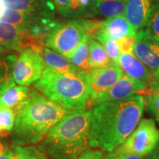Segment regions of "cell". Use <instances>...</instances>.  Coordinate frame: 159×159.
<instances>
[{"label": "cell", "instance_id": "32", "mask_svg": "<svg viewBox=\"0 0 159 159\" xmlns=\"http://www.w3.org/2000/svg\"><path fill=\"white\" fill-rule=\"evenodd\" d=\"M12 146L5 142H0V159H12Z\"/></svg>", "mask_w": 159, "mask_h": 159}, {"label": "cell", "instance_id": "4", "mask_svg": "<svg viewBox=\"0 0 159 159\" xmlns=\"http://www.w3.org/2000/svg\"><path fill=\"white\" fill-rule=\"evenodd\" d=\"M34 87L52 102L70 112L92 107V94L80 71L59 72L46 68L41 78L34 83Z\"/></svg>", "mask_w": 159, "mask_h": 159}, {"label": "cell", "instance_id": "33", "mask_svg": "<svg viewBox=\"0 0 159 159\" xmlns=\"http://www.w3.org/2000/svg\"><path fill=\"white\" fill-rule=\"evenodd\" d=\"M150 88L151 90L159 91V69L152 73Z\"/></svg>", "mask_w": 159, "mask_h": 159}, {"label": "cell", "instance_id": "11", "mask_svg": "<svg viewBox=\"0 0 159 159\" xmlns=\"http://www.w3.org/2000/svg\"><path fill=\"white\" fill-rule=\"evenodd\" d=\"M0 43L6 50L20 52L27 48H33L41 52L44 47L35 43L24 30L3 22H0Z\"/></svg>", "mask_w": 159, "mask_h": 159}, {"label": "cell", "instance_id": "17", "mask_svg": "<svg viewBox=\"0 0 159 159\" xmlns=\"http://www.w3.org/2000/svg\"><path fill=\"white\" fill-rule=\"evenodd\" d=\"M31 91V88L21 85H15L0 96V107L17 110L23 104Z\"/></svg>", "mask_w": 159, "mask_h": 159}, {"label": "cell", "instance_id": "2", "mask_svg": "<svg viewBox=\"0 0 159 159\" xmlns=\"http://www.w3.org/2000/svg\"><path fill=\"white\" fill-rule=\"evenodd\" d=\"M69 113L35 89H31L27 99L16 110L15 125L11 134L13 144H39Z\"/></svg>", "mask_w": 159, "mask_h": 159}, {"label": "cell", "instance_id": "24", "mask_svg": "<svg viewBox=\"0 0 159 159\" xmlns=\"http://www.w3.org/2000/svg\"><path fill=\"white\" fill-rule=\"evenodd\" d=\"M94 39L98 41L104 47L109 57H110L111 62L114 64H116L119 57L122 53L120 48H119L118 41L108 37V35H105L104 33L100 30H99L98 33L95 35Z\"/></svg>", "mask_w": 159, "mask_h": 159}, {"label": "cell", "instance_id": "5", "mask_svg": "<svg viewBox=\"0 0 159 159\" xmlns=\"http://www.w3.org/2000/svg\"><path fill=\"white\" fill-rule=\"evenodd\" d=\"M83 19H74L66 22H57L45 36L43 43L67 58L88 36Z\"/></svg>", "mask_w": 159, "mask_h": 159}, {"label": "cell", "instance_id": "16", "mask_svg": "<svg viewBox=\"0 0 159 159\" xmlns=\"http://www.w3.org/2000/svg\"><path fill=\"white\" fill-rule=\"evenodd\" d=\"M40 53L42 55L47 68L59 72L78 73L80 71L73 66L67 57L63 56L62 55L48 48L46 46L43 47Z\"/></svg>", "mask_w": 159, "mask_h": 159}, {"label": "cell", "instance_id": "30", "mask_svg": "<svg viewBox=\"0 0 159 159\" xmlns=\"http://www.w3.org/2000/svg\"><path fill=\"white\" fill-rule=\"evenodd\" d=\"M105 159H145L144 157L136 156V155L119 152L116 150L108 152L105 155Z\"/></svg>", "mask_w": 159, "mask_h": 159}, {"label": "cell", "instance_id": "6", "mask_svg": "<svg viewBox=\"0 0 159 159\" xmlns=\"http://www.w3.org/2000/svg\"><path fill=\"white\" fill-rule=\"evenodd\" d=\"M159 144V129L152 119H141L136 129L114 150L146 157Z\"/></svg>", "mask_w": 159, "mask_h": 159}, {"label": "cell", "instance_id": "1", "mask_svg": "<svg viewBox=\"0 0 159 159\" xmlns=\"http://www.w3.org/2000/svg\"><path fill=\"white\" fill-rule=\"evenodd\" d=\"M144 108V95L92 107L90 110L91 148L99 149L107 153L114 151L136 129Z\"/></svg>", "mask_w": 159, "mask_h": 159}, {"label": "cell", "instance_id": "10", "mask_svg": "<svg viewBox=\"0 0 159 159\" xmlns=\"http://www.w3.org/2000/svg\"><path fill=\"white\" fill-rule=\"evenodd\" d=\"M134 53L151 72L159 69V41L150 34L147 27L136 31Z\"/></svg>", "mask_w": 159, "mask_h": 159}, {"label": "cell", "instance_id": "14", "mask_svg": "<svg viewBox=\"0 0 159 159\" xmlns=\"http://www.w3.org/2000/svg\"><path fill=\"white\" fill-rule=\"evenodd\" d=\"M99 30L116 41L126 36L134 37L136 33L125 15L116 16L102 21Z\"/></svg>", "mask_w": 159, "mask_h": 159}, {"label": "cell", "instance_id": "3", "mask_svg": "<svg viewBox=\"0 0 159 159\" xmlns=\"http://www.w3.org/2000/svg\"><path fill=\"white\" fill-rule=\"evenodd\" d=\"M91 111L66 114L47 133L39 148L50 159H76L90 147Z\"/></svg>", "mask_w": 159, "mask_h": 159}, {"label": "cell", "instance_id": "8", "mask_svg": "<svg viewBox=\"0 0 159 159\" xmlns=\"http://www.w3.org/2000/svg\"><path fill=\"white\" fill-rule=\"evenodd\" d=\"M150 85L132 79L123 73L122 76L110 89L97 95L93 102V107L101 103L124 100L136 95L146 94Z\"/></svg>", "mask_w": 159, "mask_h": 159}, {"label": "cell", "instance_id": "9", "mask_svg": "<svg viewBox=\"0 0 159 159\" xmlns=\"http://www.w3.org/2000/svg\"><path fill=\"white\" fill-rule=\"evenodd\" d=\"M80 74L88 83L92 94L93 102L97 95L108 91L116 83L121 77L123 71L119 66L114 63L100 67L91 69L89 71H81Z\"/></svg>", "mask_w": 159, "mask_h": 159}, {"label": "cell", "instance_id": "26", "mask_svg": "<svg viewBox=\"0 0 159 159\" xmlns=\"http://www.w3.org/2000/svg\"><path fill=\"white\" fill-rule=\"evenodd\" d=\"M150 34L159 41V0H154L146 27Z\"/></svg>", "mask_w": 159, "mask_h": 159}, {"label": "cell", "instance_id": "15", "mask_svg": "<svg viewBox=\"0 0 159 159\" xmlns=\"http://www.w3.org/2000/svg\"><path fill=\"white\" fill-rule=\"evenodd\" d=\"M9 8L33 14L55 15L52 0H5Z\"/></svg>", "mask_w": 159, "mask_h": 159}, {"label": "cell", "instance_id": "28", "mask_svg": "<svg viewBox=\"0 0 159 159\" xmlns=\"http://www.w3.org/2000/svg\"><path fill=\"white\" fill-rule=\"evenodd\" d=\"M105 152L97 148H89L76 159H105Z\"/></svg>", "mask_w": 159, "mask_h": 159}, {"label": "cell", "instance_id": "31", "mask_svg": "<svg viewBox=\"0 0 159 159\" xmlns=\"http://www.w3.org/2000/svg\"><path fill=\"white\" fill-rule=\"evenodd\" d=\"M52 1L57 12L63 16H66L71 0H52Z\"/></svg>", "mask_w": 159, "mask_h": 159}, {"label": "cell", "instance_id": "7", "mask_svg": "<svg viewBox=\"0 0 159 159\" xmlns=\"http://www.w3.org/2000/svg\"><path fill=\"white\" fill-rule=\"evenodd\" d=\"M47 68L42 55L33 48L24 49L17 57L13 75L16 84L29 86L42 76Z\"/></svg>", "mask_w": 159, "mask_h": 159}, {"label": "cell", "instance_id": "12", "mask_svg": "<svg viewBox=\"0 0 159 159\" xmlns=\"http://www.w3.org/2000/svg\"><path fill=\"white\" fill-rule=\"evenodd\" d=\"M116 65L125 75L150 85L152 72L133 52L121 53Z\"/></svg>", "mask_w": 159, "mask_h": 159}, {"label": "cell", "instance_id": "23", "mask_svg": "<svg viewBox=\"0 0 159 159\" xmlns=\"http://www.w3.org/2000/svg\"><path fill=\"white\" fill-rule=\"evenodd\" d=\"M97 0H71L66 17L93 16V10Z\"/></svg>", "mask_w": 159, "mask_h": 159}, {"label": "cell", "instance_id": "18", "mask_svg": "<svg viewBox=\"0 0 159 159\" xmlns=\"http://www.w3.org/2000/svg\"><path fill=\"white\" fill-rule=\"evenodd\" d=\"M16 58L17 56L12 54L0 55V96L16 85L13 71Z\"/></svg>", "mask_w": 159, "mask_h": 159}, {"label": "cell", "instance_id": "36", "mask_svg": "<svg viewBox=\"0 0 159 159\" xmlns=\"http://www.w3.org/2000/svg\"><path fill=\"white\" fill-rule=\"evenodd\" d=\"M6 50V49L4 48L3 47V46L1 44V43H0V55H1L2 54V53L4 52H5Z\"/></svg>", "mask_w": 159, "mask_h": 159}, {"label": "cell", "instance_id": "20", "mask_svg": "<svg viewBox=\"0 0 159 159\" xmlns=\"http://www.w3.org/2000/svg\"><path fill=\"white\" fill-rule=\"evenodd\" d=\"M112 63L104 47L96 39L91 38L89 41V64L91 69L100 68Z\"/></svg>", "mask_w": 159, "mask_h": 159}, {"label": "cell", "instance_id": "22", "mask_svg": "<svg viewBox=\"0 0 159 159\" xmlns=\"http://www.w3.org/2000/svg\"><path fill=\"white\" fill-rule=\"evenodd\" d=\"M12 159H50L45 152L35 145L12 144Z\"/></svg>", "mask_w": 159, "mask_h": 159}, {"label": "cell", "instance_id": "25", "mask_svg": "<svg viewBox=\"0 0 159 159\" xmlns=\"http://www.w3.org/2000/svg\"><path fill=\"white\" fill-rule=\"evenodd\" d=\"M15 110L5 107H0V134L5 135L12 132L16 122Z\"/></svg>", "mask_w": 159, "mask_h": 159}, {"label": "cell", "instance_id": "19", "mask_svg": "<svg viewBox=\"0 0 159 159\" xmlns=\"http://www.w3.org/2000/svg\"><path fill=\"white\" fill-rule=\"evenodd\" d=\"M126 0H97L93 10V16L109 19L124 15Z\"/></svg>", "mask_w": 159, "mask_h": 159}, {"label": "cell", "instance_id": "29", "mask_svg": "<svg viewBox=\"0 0 159 159\" xmlns=\"http://www.w3.org/2000/svg\"><path fill=\"white\" fill-rule=\"evenodd\" d=\"M117 41L119 43L121 52H133L135 43L134 37L126 36Z\"/></svg>", "mask_w": 159, "mask_h": 159}, {"label": "cell", "instance_id": "21", "mask_svg": "<svg viewBox=\"0 0 159 159\" xmlns=\"http://www.w3.org/2000/svg\"><path fill=\"white\" fill-rule=\"evenodd\" d=\"M90 36H86L78 47L75 49L73 53L69 57L70 62L79 71H89L91 66L89 64V41Z\"/></svg>", "mask_w": 159, "mask_h": 159}, {"label": "cell", "instance_id": "27", "mask_svg": "<svg viewBox=\"0 0 159 159\" xmlns=\"http://www.w3.org/2000/svg\"><path fill=\"white\" fill-rule=\"evenodd\" d=\"M145 95V105H147L149 114L152 115L159 124V91L150 89Z\"/></svg>", "mask_w": 159, "mask_h": 159}, {"label": "cell", "instance_id": "35", "mask_svg": "<svg viewBox=\"0 0 159 159\" xmlns=\"http://www.w3.org/2000/svg\"><path fill=\"white\" fill-rule=\"evenodd\" d=\"M6 7H7V6H6L5 0H0V19L2 16L5 10L7 9Z\"/></svg>", "mask_w": 159, "mask_h": 159}, {"label": "cell", "instance_id": "13", "mask_svg": "<svg viewBox=\"0 0 159 159\" xmlns=\"http://www.w3.org/2000/svg\"><path fill=\"white\" fill-rule=\"evenodd\" d=\"M154 0H126L125 16L135 30L146 27Z\"/></svg>", "mask_w": 159, "mask_h": 159}, {"label": "cell", "instance_id": "34", "mask_svg": "<svg viewBox=\"0 0 159 159\" xmlns=\"http://www.w3.org/2000/svg\"><path fill=\"white\" fill-rule=\"evenodd\" d=\"M145 159H159V144L150 155L146 156Z\"/></svg>", "mask_w": 159, "mask_h": 159}]
</instances>
